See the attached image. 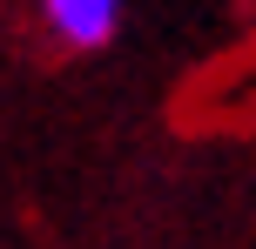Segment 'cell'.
Masks as SVG:
<instances>
[{
    "instance_id": "6da1fadb",
    "label": "cell",
    "mask_w": 256,
    "mask_h": 249,
    "mask_svg": "<svg viewBox=\"0 0 256 249\" xmlns=\"http://www.w3.org/2000/svg\"><path fill=\"white\" fill-rule=\"evenodd\" d=\"M34 13H40V27H48L61 47H74V54H102L108 40L122 34L128 0H34Z\"/></svg>"
}]
</instances>
